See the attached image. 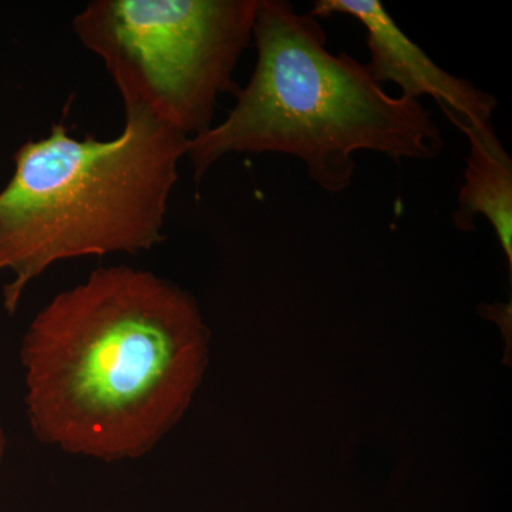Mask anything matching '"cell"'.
I'll return each mask as SVG.
<instances>
[{"label":"cell","instance_id":"1","mask_svg":"<svg viewBox=\"0 0 512 512\" xmlns=\"http://www.w3.org/2000/svg\"><path fill=\"white\" fill-rule=\"evenodd\" d=\"M190 292L126 265L59 292L30 322L20 362L37 439L116 463L151 453L180 423L210 362Z\"/></svg>","mask_w":512,"mask_h":512},{"label":"cell","instance_id":"2","mask_svg":"<svg viewBox=\"0 0 512 512\" xmlns=\"http://www.w3.org/2000/svg\"><path fill=\"white\" fill-rule=\"evenodd\" d=\"M252 40L256 64L227 119L188 140L194 180L228 154H288L323 191H345L355 153L394 161L440 156L443 137L419 100L384 92L355 57L329 52L311 13L286 0H259Z\"/></svg>","mask_w":512,"mask_h":512},{"label":"cell","instance_id":"3","mask_svg":"<svg viewBox=\"0 0 512 512\" xmlns=\"http://www.w3.org/2000/svg\"><path fill=\"white\" fill-rule=\"evenodd\" d=\"M119 136L73 137L63 121L13 154L0 191L3 308L12 316L33 281L57 262L137 255L164 241L165 215L190 138L124 109Z\"/></svg>","mask_w":512,"mask_h":512},{"label":"cell","instance_id":"4","mask_svg":"<svg viewBox=\"0 0 512 512\" xmlns=\"http://www.w3.org/2000/svg\"><path fill=\"white\" fill-rule=\"evenodd\" d=\"M259 0H93L72 20L124 109L146 111L188 138L214 127L222 94L254 33Z\"/></svg>","mask_w":512,"mask_h":512},{"label":"cell","instance_id":"5","mask_svg":"<svg viewBox=\"0 0 512 512\" xmlns=\"http://www.w3.org/2000/svg\"><path fill=\"white\" fill-rule=\"evenodd\" d=\"M311 15L316 19L346 15L362 23L370 56L366 67L382 86L396 84L407 99L431 97L454 126L493 124L498 106L493 94L441 69L397 26L379 0H316Z\"/></svg>","mask_w":512,"mask_h":512},{"label":"cell","instance_id":"6","mask_svg":"<svg viewBox=\"0 0 512 512\" xmlns=\"http://www.w3.org/2000/svg\"><path fill=\"white\" fill-rule=\"evenodd\" d=\"M468 140L470 154L464 171V184L458 194V205L453 212L458 231L470 232L476 228L478 215L493 225L505 258L508 272H512V160L505 151L493 124L476 126L458 123Z\"/></svg>","mask_w":512,"mask_h":512},{"label":"cell","instance_id":"7","mask_svg":"<svg viewBox=\"0 0 512 512\" xmlns=\"http://www.w3.org/2000/svg\"><path fill=\"white\" fill-rule=\"evenodd\" d=\"M481 316L484 318L493 320V322L500 325L503 330L505 340H508V356L511 359V302L507 303H495V305H481L480 306Z\"/></svg>","mask_w":512,"mask_h":512},{"label":"cell","instance_id":"8","mask_svg":"<svg viewBox=\"0 0 512 512\" xmlns=\"http://www.w3.org/2000/svg\"><path fill=\"white\" fill-rule=\"evenodd\" d=\"M6 454V434L3 429L2 420H0V467H2L3 460H5Z\"/></svg>","mask_w":512,"mask_h":512}]
</instances>
